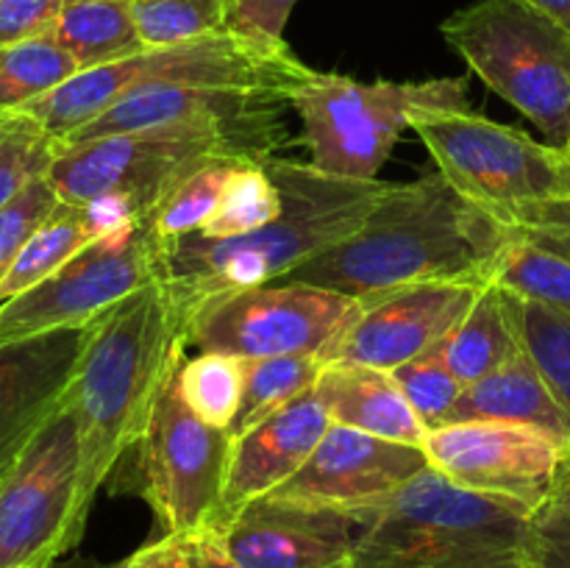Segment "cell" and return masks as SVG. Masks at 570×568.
I'll use <instances>...</instances> for the list:
<instances>
[{"instance_id":"cell-1","label":"cell","mask_w":570,"mask_h":568,"mask_svg":"<svg viewBox=\"0 0 570 568\" xmlns=\"http://www.w3.org/2000/svg\"><path fill=\"white\" fill-rule=\"evenodd\" d=\"M521 239L512 223L482 209L443 173L393 184L343 243L278 282L312 284L371 301L415 284H493L501 256Z\"/></svg>"},{"instance_id":"cell-2","label":"cell","mask_w":570,"mask_h":568,"mask_svg":"<svg viewBox=\"0 0 570 568\" xmlns=\"http://www.w3.org/2000/svg\"><path fill=\"white\" fill-rule=\"evenodd\" d=\"M278 184L284 209L250 234L209 239L200 234L159 243V273L178 321L212 295L278 282L356 232L393 184L332 176L312 161L262 159Z\"/></svg>"},{"instance_id":"cell-3","label":"cell","mask_w":570,"mask_h":568,"mask_svg":"<svg viewBox=\"0 0 570 568\" xmlns=\"http://www.w3.org/2000/svg\"><path fill=\"white\" fill-rule=\"evenodd\" d=\"M181 362V321L161 278L98 321L65 399L78 423L89 505L120 457L142 438L167 379Z\"/></svg>"},{"instance_id":"cell-4","label":"cell","mask_w":570,"mask_h":568,"mask_svg":"<svg viewBox=\"0 0 570 568\" xmlns=\"http://www.w3.org/2000/svg\"><path fill=\"white\" fill-rule=\"evenodd\" d=\"M282 111L245 123L159 126L61 143L48 182L61 204L83 206L98 234L145 221L161 198L215 156L267 159L287 145Z\"/></svg>"},{"instance_id":"cell-5","label":"cell","mask_w":570,"mask_h":568,"mask_svg":"<svg viewBox=\"0 0 570 568\" xmlns=\"http://www.w3.org/2000/svg\"><path fill=\"white\" fill-rule=\"evenodd\" d=\"M309 67L289 45H262L237 31H220L173 48L142 50L115 65L78 70L20 111L42 123L59 143L70 139L128 95L150 87H234L278 95L289 104Z\"/></svg>"},{"instance_id":"cell-6","label":"cell","mask_w":570,"mask_h":568,"mask_svg":"<svg viewBox=\"0 0 570 568\" xmlns=\"http://www.w3.org/2000/svg\"><path fill=\"white\" fill-rule=\"evenodd\" d=\"M348 516L356 521L354 568H415L523 549L534 510L462 488L429 466Z\"/></svg>"},{"instance_id":"cell-7","label":"cell","mask_w":570,"mask_h":568,"mask_svg":"<svg viewBox=\"0 0 570 568\" xmlns=\"http://www.w3.org/2000/svg\"><path fill=\"white\" fill-rule=\"evenodd\" d=\"M440 33L543 143L570 154V28L529 0H479Z\"/></svg>"},{"instance_id":"cell-8","label":"cell","mask_w":570,"mask_h":568,"mask_svg":"<svg viewBox=\"0 0 570 568\" xmlns=\"http://www.w3.org/2000/svg\"><path fill=\"white\" fill-rule=\"evenodd\" d=\"M309 161L332 176L373 182L393 145L421 111L468 109L465 78L356 81L312 70L289 95Z\"/></svg>"},{"instance_id":"cell-9","label":"cell","mask_w":570,"mask_h":568,"mask_svg":"<svg viewBox=\"0 0 570 568\" xmlns=\"http://www.w3.org/2000/svg\"><path fill=\"white\" fill-rule=\"evenodd\" d=\"M410 128L465 198L523 228L546 206L570 200V154L471 109L421 111Z\"/></svg>"},{"instance_id":"cell-10","label":"cell","mask_w":570,"mask_h":568,"mask_svg":"<svg viewBox=\"0 0 570 568\" xmlns=\"http://www.w3.org/2000/svg\"><path fill=\"white\" fill-rule=\"evenodd\" d=\"M365 301L312 284L271 282L259 287L212 295L181 323L184 349L228 354L237 360L259 356L326 354L356 323Z\"/></svg>"},{"instance_id":"cell-11","label":"cell","mask_w":570,"mask_h":568,"mask_svg":"<svg viewBox=\"0 0 570 568\" xmlns=\"http://www.w3.org/2000/svg\"><path fill=\"white\" fill-rule=\"evenodd\" d=\"M81 440L70 407H61L0 477V568L53 566L81 540Z\"/></svg>"},{"instance_id":"cell-12","label":"cell","mask_w":570,"mask_h":568,"mask_svg":"<svg viewBox=\"0 0 570 568\" xmlns=\"http://www.w3.org/2000/svg\"><path fill=\"white\" fill-rule=\"evenodd\" d=\"M234 438L195 415L167 379L142 438L137 440V490L165 532L215 527L226 493Z\"/></svg>"},{"instance_id":"cell-13","label":"cell","mask_w":570,"mask_h":568,"mask_svg":"<svg viewBox=\"0 0 570 568\" xmlns=\"http://www.w3.org/2000/svg\"><path fill=\"white\" fill-rule=\"evenodd\" d=\"M159 239L150 221L100 234L45 282L0 306V345L78 326L159 282Z\"/></svg>"},{"instance_id":"cell-14","label":"cell","mask_w":570,"mask_h":568,"mask_svg":"<svg viewBox=\"0 0 570 568\" xmlns=\"http://www.w3.org/2000/svg\"><path fill=\"white\" fill-rule=\"evenodd\" d=\"M429 466L462 488L504 496L534 512L570 471V445L534 427L462 421L426 432Z\"/></svg>"},{"instance_id":"cell-15","label":"cell","mask_w":570,"mask_h":568,"mask_svg":"<svg viewBox=\"0 0 570 568\" xmlns=\"http://www.w3.org/2000/svg\"><path fill=\"white\" fill-rule=\"evenodd\" d=\"M484 287L465 282L415 284L365 301L354 326L326 354L332 362L395 371L443 343L476 304Z\"/></svg>"},{"instance_id":"cell-16","label":"cell","mask_w":570,"mask_h":568,"mask_svg":"<svg viewBox=\"0 0 570 568\" xmlns=\"http://www.w3.org/2000/svg\"><path fill=\"white\" fill-rule=\"evenodd\" d=\"M423 468H429L423 445L395 443L332 423L304 468L273 490L271 499L348 512L393 493Z\"/></svg>"},{"instance_id":"cell-17","label":"cell","mask_w":570,"mask_h":568,"mask_svg":"<svg viewBox=\"0 0 570 568\" xmlns=\"http://www.w3.org/2000/svg\"><path fill=\"white\" fill-rule=\"evenodd\" d=\"M100 317L0 345V477L65 407Z\"/></svg>"},{"instance_id":"cell-18","label":"cell","mask_w":570,"mask_h":568,"mask_svg":"<svg viewBox=\"0 0 570 568\" xmlns=\"http://www.w3.org/2000/svg\"><path fill=\"white\" fill-rule=\"evenodd\" d=\"M239 568H354L356 521L345 510L250 501L223 529Z\"/></svg>"},{"instance_id":"cell-19","label":"cell","mask_w":570,"mask_h":568,"mask_svg":"<svg viewBox=\"0 0 570 568\" xmlns=\"http://www.w3.org/2000/svg\"><path fill=\"white\" fill-rule=\"evenodd\" d=\"M328 427L332 418L312 390L234 438L226 493L215 527L223 532L250 501L271 496L289 482L309 460Z\"/></svg>"},{"instance_id":"cell-20","label":"cell","mask_w":570,"mask_h":568,"mask_svg":"<svg viewBox=\"0 0 570 568\" xmlns=\"http://www.w3.org/2000/svg\"><path fill=\"white\" fill-rule=\"evenodd\" d=\"M287 100L271 92L234 87H150L128 95L109 111L72 134L65 143L139 131L159 126H200V123H245L284 111Z\"/></svg>"},{"instance_id":"cell-21","label":"cell","mask_w":570,"mask_h":568,"mask_svg":"<svg viewBox=\"0 0 570 568\" xmlns=\"http://www.w3.org/2000/svg\"><path fill=\"white\" fill-rule=\"evenodd\" d=\"M321 404L332 423L376 434L395 443L423 445L426 429L406 401L395 376L382 368L332 362L315 384Z\"/></svg>"},{"instance_id":"cell-22","label":"cell","mask_w":570,"mask_h":568,"mask_svg":"<svg viewBox=\"0 0 570 568\" xmlns=\"http://www.w3.org/2000/svg\"><path fill=\"white\" fill-rule=\"evenodd\" d=\"M462 421H501L534 427L570 445V421L540 373L538 362L521 351L499 371L462 388L445 423ZM443 423V427H445Z\"/></svg>"},{"instance_id":"cell-23","label":"cell","mask_w":570,"mask_h":568,"mask_svg":"<svg viewBox=\"0 0 570 568\" xmlns=\"http://www.w3.org/2000/svg\"><path fill=\"white\" fill-rule=\"evenodd\" d=\"M50 37L72 56L78 70L115 65L148 50L134 22L131 0H72Z\"/></svg>"},{"instance_id":"cell-24","label":"cell","mask_w":570,"mask_h":568,"mask_svg":"<svg viewBox=\"0 0 570 568\" xmlns=\"http://www.w3.org/2000/svg\"><path fill=\"white\" fill-rule=\"evenodd\" d=\"M440 351L462 388L499 371L504 362L521 354L523 345L512 326L499 284H488L479 293L476 304L468 310L460 326L440 343Z\"/></svg>"},{"instance_id":"cell-25","label":"cell","mask_w":570,"mask_h":568,"mask_svg":"<svg viewBox=\"0 0 570 568\" xmlns=\"http://www.w3.org/2000/svg\"><path fill=\"white\" fill-rule=\"evenodd\" d=\"M98 237V228H95L92 217H89L83 206H56L39 223L37 232L26 239L17 259L11 262L9 273L0 282V306L14 301L17 295L28 293L31 287H37L50 273L59 271L67 259H72L83 245H89Z\"/></svg>"},{"instance_id":"cell-26","label":"cell","mask_w":570,"mask_h":568,"mask_svg":"<svg viewBox=\"0 0 570 568\" xmlns=\"http://www.w3.org/2000/svg\"><path fill=\"white\" fill-rule=\"evenodd\" d=\"M326 362L312 354H284L243 360V401L228 434L239 438L250 427L312 393Z\"/></svg>"},{"instance_id":"cell-27","label":"cell","mask_w":570,"mask_h":568,"mask_svg":"<svg viewBox=\"0 0 570 568\" xmlns=\"http://www.w3.org/2000/svg\"><path fill=\"white\" fill-rule=\"evenodd\" d=\"M243 161L239 156H215L189 170L148 215L156 239L170 243L204 228L220 204L228 178Z\"/></svg>"},{"instance_id":"cell-28","label":"cell","mask_w":570,"mask_h":568,"mask_svg":"<svg viewBox=\"0 0 570 568\" xmlns=\"http://www.w3.org/2000/svg\"><path fill=\"white\" fill-rule=\"evenodd\" d=\"M501 295L523 351L538 362L570 421V317L507 290H501Z\"/></svg>"},{"instance_id":"cell-29","label":"cell","mask_w":570,"mask_h":568,"mask_svg":"<svg viewBox=\"0 0 570 568\" xmlns=\"http://www.w3.org/2000/svg\"><path fill=\"white\" fill-rule=\"evenodd\" d=\"M78 72L72 56L53 37L0 48V111L22 109Z\"/></svg>"},{"instance_id":"cell-30","label":"cell","mask_w":570,"mask_h":568,"mask_svg":"<svg viewBox=\"0 0 570 568\" xmlns=\"http://www.w3.org/2000/svg\"><path fill=\"white\" fill-rule=\"evenodd\" d=\"M282 209V189L273 182L271 173L265 170L262 159H245L234 170V176L228 178L215 215L206 221L204 228L193 234L209 239L239 237V234H250L256 228L267 226L271 221H276Z\"/></svg>"},{"instance_id":"cell-31","label":"cell","mask_w":570,"mask_h":568,"mask_svg":"<svg viewBox=\"0 0 570 568\" xmlns=\"http://www.w3.org/2000/svg\"><path fill=\"white\" fill-rule=\"evenodd\" d=\"M145 48H173L228 31L234 0H131Z\"/></svg>"},{"instance_id":"cell-32","label":"cell","mask_w":570,"mask_h":568,"mask_svg":"<svg viewBox=\"0 0 570 568\" xmlns=\"http://www.w3.org/2000/svg\"><path fill=\"white\" fill-rule=\"evenodd\" d=\"M61 143L31 115L0 111V209L50 173Z\"/></svg>"},{"instance_id":"cell-33","label":"cell","mask_w":570,"mask_h":568,"mask_svg":"<svg viewBox=\"0 0 570 568\" xmlns=\"http://www.w3.org/2000/svg\"><path fill=\"white\" fill-rule=\"evenodd\" d=\"M493 284L570 317V259L554 251L521 237L501 256Z\"/></svg>"},{"instance_id":"cell-34","label":"cell","mask_w":570,"mask_h":568,"mask_svg":"<svg viewBox=\"0 0 570 568\" xmlns=\"http://www.w3.org/2000/svg\"><path fill=\"white\" fill-rule=\"evenodd\" d=\"M178 390L195 415L217 429H232L243 401V360L204 351L178 365Z\"/></svg>"},{"instance_id":"cell-35","label":"cell","mask_w":570,"mask_h":568,"mask_svg":"<svg viewBox=\"0 0 570 568\" xmlns=\"http://www.w3.org/2000/svg\"><path fill=\"white\" fill-rule=\"evenodd\" d=\"M390 373L395 376L399 388L404 390L406 401L415 410V415L421 418L423 429L432 432V429L443 427L451 407L460 399L462 382L451 373L440 345H434L426 354L404 362V365H399Z\"/></svg>"},{"instance_id":"cell-36","label":"cell","mask_w":570,"mask_h":568,"mask_svg":"<svg viewBox=\"0 0 570 568\" xmlns=\"http://www.w3.org/2000/svg\"><path fill=\"white\" fill-rule=\"evenodd\" d=\"M128 568H239L217 527L165 532L128 557Z\"/></svg>"},{"instance_id":"cell-37","label":"cell","mask_w":570,"mask_h":568,"mask_svg":"<svg viewBox=\"0 0 570 568\" xmlns=\"http://www.w3.org/2000/svg\"><path fill=\"white\" fill-rule=\"evenodd\" d=\"M59 195L50 187L48 176L33 182L26 193L17 195L9 206L0 209V282L9 273L26 239L37 232L39 223L59 206Z\"/></svg>"},{"instance_id":"cell-38","label":"cell","mask_w":570,"mask_h":568,"mask_svg":"<svg viewBox=\"0 0 570 568\" xmlns=\"http://www.w3.org/2000/svg\"><path fill=\"white\" fill-rule=\"evenodd\" d=\"M70 0H0V48L50 37Z\"/></svg>"},{"instance_id":"cell-39","label":"cell","mask_w":570,"mask_h":568,"mask_svg":"<svg viewBox=\"0 0 570 568\" xmlns=\"http://www.w3.org/2000/svg\"><path fill=\"white\" fill-rule=\"evenodd\" d=\"M523 549L538 568H570V512L554 505L540 507Z\"/></svg>"},{"instance_id":"cell-40","label":"cell","mask_w":570,"mask_h":568,"mask_svg":"<svg viewBox=\"0 0 570 568\" xmlns=\"http://www.w3.org/2000/svg\"><path fill=\"white\" fill-rule=\"evenodd\" d=\"M295 3L298 0H234L228 31H237L262 45H287L284 26H287Z\"/></svg>"},{"instance_id":"cell-41","label":"cell","mask_w":570,"mask_h":568,"mask_svg":"<svg viewBox=\"0 0 570 568\" xmlns=\"http://www.w3.org/2000/svg\"><path fill=\"white\" fill-rule=\"evenodd\" d=\"M523 239L540 245V248H549L554 254L570 259V200L568 204H554L546 206L543 212L532 217L523 228H518Z\"/></svg>"},{"instance_id":"cell-42","label":"cell","mask_w":570,"mask_h":568,"mask_svg":"<svg viewBox=\"0 0 570 568\" xmlns=\"http://www.w3.org/2000/svg\"><path fill=\"white\" fill-rule=\"evenodd\" d=\"M415 568H538L527 549L501 551V555H484V557H468V560L454 562H438V566H415Z\"/></svg>"},{"instance_id":"cell-43","label":"cell","mask_w":570,"mask_h":568,"mask_svg":"<svg viewBox=\"0 0 570 568\" xmlns=\"http://www.w3.org/2000/svg\"><path fill=\"white\" fill-rule=\"evenodd\" d=\"M529 3L538 6L546 14H551L554 20H560L562 26L570 28V0H529Z\"/></svg>"},{"instance_id":"cell-44","label":"cell","mask_w":570,"mask_h":568,"mask_svg":"<svg viewBox=\"0 0 570 568\" xmlns=\"http://www.w3.org/2000/svg\"><path fill=\"white\" fill-rule=\"evenodd\" d=\"M549 505H554V507H560V510L570 512V471L566 473V477H562V482L557 484V490H554V496H551Z\"/></svg>"},{"instance_id":"cell-45","label":"cell","mask_w":570,"mask_h":568,"mask_svg":"<svg viewBox=\"0 0 570 568\" xmlns=\"http://www.w3.org/2000/svg\"><path fill=\"white\" fill-rule=\"evenodd\" d=\"M104 568H128V560H120V562H111V566H104Z\"/></svg>"},{"instance_id":"cell-46","label":"cell","mask_w":570,"mask_h":568,"mask_svg":"<svg viewBox=\"0 0 570 568\" xmlns=\"http://www.w3.org/2000/svg\"><path fill=\"white\" fill-rule=\"evenodd\" d=\"M42 568H53V566H42Z\"/></svg>"},{"instance_id":"cell-47","label":"cell","mask_w":570,"mask_h":568,"mask_svg":"<svg viewBox=\"0 0 570 568\" xmlns=\"http://www.w3.org/2000/svg\"><path fill=\"white\" fill-rule=\"evenodd\" d=\"M70 3H72V0H70Z\"/></svg>"}]
</instances>
